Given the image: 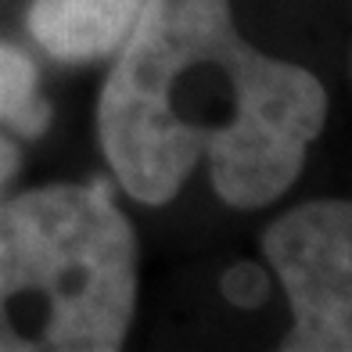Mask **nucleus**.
<instances>
[{"label":"nucleus","mask_w":352,"mask_h":352,"mask_svg":"<svg viewBox=\"0 0 352 352\" xmlns=\"http://www.w3.org/2000/svg\"><path fill=\"white\" fill-rule=\"evenodd\" d=\"M137 309V237L104 180L0 201V352H116Z\"/></svg>","instance_id":"f03ea898"},{"label":"nucleus","mask_w":352,"mask_h":352,"mask_svg":"<svg viewBox=\"0 0 352 352\" xmlns=\"http://www.w3.org/2000/svg\"><path fill=\"white\" fill-rule=\"evenodd\" d=\"M223 295H227L230 302H237V306H259V302L266 298V277L263 270H255L248 263L234 266L227 277H223Z\"/></svg>","instance_id":"423d86ee"},{"label":"nucleus","mask_w":352,"mask_h":352,"mask_svg":"<svg viewBox=\"0 0 352 352\" xmlns=\"http://www.w3.org/2000/svg\"><path fill=\"white\" fill-rule=\"evenodd\" d=\"M0 122L25 137H40L51 126V104L40 98L36 65L8 43H0Z\"/></svg>","instance_id":"39448f33"},{"label":"nucleus","mask_w":352,"mask_h":352,"mask_svg":"<svg viewBox=\"0 0 352 352\" xmlns=\"http://www.w3.org/2000/svg\"><path fill=\"white\" fill-rule=\"evenodd\" d=\"M14 173H19V148L0 137V187H4Z\"/></svg>","instance_id":"0eeeda50"},{"label":"nucleus","mask_w":352,"mask_h":352,"mask_svg":"<svg viewBox=\"0 0 352 352\" xmlns=\"http://www.w3.org/2000/svg\"><path fill=\"white\" fill-rule=\"evenodd\" d=\"M144 0H33L29 33L58 61H94L119 51Z\"/></svg>","instance_id":"20e7f679"},{"label":"nucleus","mask_w":352,"mask_h":352,"mask_svg":"<svg viewBox=\"0 0 352 352\" xmlns=\"http://www.w3.org/2000/svg\"><path fill=\"white\" fill-rule=\"evenodd\" d=\"M263 252L287 292L295 327L287 352H345L352 345V205L306 201L280 216Z\"/></svg>","instance_id":"7ed1b4c3"},{"label":"nucleus","mask_w":352,"mask_h":352,"mask_svg":"<svg viewBox=\"0 0 352 352\" xmlns=\"http://www.w3.org/2000/svg\"><path fill=\"white\" fill-rule=\"evenodd\" d=\"M324 119L320 79L245 43L230 0H144L98 101L101 151L144 205L209 158L230 209H263L298 180Z\"/></svg>","instance_id":"f257e3e1"}]
</instances>
